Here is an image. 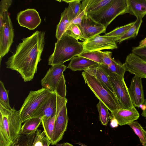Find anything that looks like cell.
Listing matches in <instances>:
<instances>
[{"label":"cell","mask_w":146,"mask_h":146,"mask_svg":"<svg viewBox=\"0 0 146 146\" xmlns=\"http://www.w3.org/2000/svg\"><path fill=\"white\" fill-rule=\"evenodd\" d=\"M14 29L9 15L7 12L4 25L0 30V60L9 52L13 42Z\"/></svg>","instance_id":"cell-11"},{"label":"cell","mask_w":146,"mask_h":146,"mask_svg":"<svg viewBox=\"0 0 146 146\" xmlns=\"http://www.w3.org/2000/svg\"><path fill=\"white\" fill-rule=\"evenodd\" d=\"M77 144H78L82 146H88L84 143H82L80 142H79L77 143H76Z\"/></svg>","instance_id":"cell-47"},{"label":"cell","mask_w":146,"mask_h":146,"mask_svg":"<svg viewBox=\"0 0 146 146\" xmlns=\"http://www.w3.org/2000/svg\"><path fill=\"white\" fill-rule=\"evenodd\" d=\"M144 104L146 107V99L145 101ZM141 115L142 116L146 118V108L143 111Z\"/></svg>","instance_id":"cell-44"},{"label":"cell","mask_w":146,"mask_h":146,"mask_svg":"<svg viewBox=\"0 0 146 146\" xmlns=\"http://www.w3.org/2000/svg\"><path fill=\"white\" fill-rule=\"evenodd\" d=\"M110 124L113 127H116L118 126V123L117 120L110 115Z\"/></svg>","instance_id":"cell-41"},{"label":"cell","mask_w":146,"mask_h":146,"mask_svg":"<svg viewBox=\"0 0 146 146\" xmlns=\"http://www.w3.org/2000/svg\"><path fill=\"white\" fill-rule=\"evenodd\" d=\"M78 25L85 41L90 38L105 33L106 29L102 25L96 22L86 15L84 17L80 25Z\"/></svg>","instance_id":"cell-13"},{"label":"cell","mask_w":146,"mask_h":146,"mask_svg":"<svg viewBox=\"0 0 146 146\" xmlns=\"http://www.w3.org/2000/svg\"><path fill=\"white\" fill-rule=\"evenodd\" d=\"M63 143H60V144L57 143L56 145V146H63Z\"/></svg>","instance_id":"cell-48"},{"label":"cell","mask_w":146,"mask_h":146,"mask_svg":"<svg viewBox=\"0 0 146 146\" xmlns=\"http://www.w3.org/2000/svg\"><path fill=\"white\" fill-rule=\"evenodd\" d=\"M82 74L85 83L111 112L121 108L114 94L106 88L94 77L86 72H83Z\"/></svg>","instance_id":"cell-5"},{"label":"cell","mask_w":146,"mask_h":146,"mask_svg":"<svg viewBox=\"0 0 146 146\" xmlns=\"http://www.w3.org/2000/svg\"><path fill=\"white\" fill-rule=\"evenodd\" d=\"M17 20L20 26L30 30L35 29L41 22L38 12L33 9H27L19 12L17 15Z\"/></svg>","instance_id":"cell-14"},{"label":"cell","mask_w":146,"mask_h":146,"mask_svg":"<svg viewBox=\"0 0 146 146\" xmlns=\"http://www.w3.org/2000/svg\"><path fill=\"white\" fill-rule=\"evenodd\" d=\"M36 132L28 135L20 133L15 139L10 146H32L36 136Z\"/></svg>","instance_id":"cell-27"},{"label":"cell","mask_w":146,"mask_h":146,"mask_svg":"<svg viewBox=\"0 0 146 146\" xmlns=\"http://www.w3.org/2000/svg\"><path fill=\"white\" fill-rule=\"evenodd\" d=\"M41 131L40 130L37 129L36 132V136L34 139V142L32 146H35V144L38 139L40 133L41 132Z\"/></svg>","instance_id":"cell-42"},{"label":"cell","mask_w":146,"mask_h":146,"mask_svg":"<svg viewBox=\"0 0 146 146\" xmlns=\"http://www.w3.org/2000/svg\"><path fill=\"white\" fill-rule=\"evenodd\" d=\"M113 0H84L82 9H86V15L98 12L112 3Z\"/></svg>","instance_id":"cell-20"},{"label":"cell","mask_w":146,"mask_h":146,"mask_svg":"<svg viewBox=\"0 0 146 146\" xmlns=\"http://www.w3.org/2000/svg\"><path fill=\"white\" fill-rule=\"evenodd\" d=\"M97 107L99 112L100 120L103 125H107L110 117L108 108L100 100L97 105Z\"/></svg>","instance_id":"cell-30"},{"label":"cell","mask_w":146,"mask_h":146,"mask_svg":"<svg viewBox=\"0 0 146 146\" xmlns=\"http://www.w3.org/2000/svg\"><path fill=\"white\" fill-rule=\"evenodd\" d=\"M12 3V0H1L0 2V30L4 25L8 10Z\"/></svg>","instance_id":"cell-34"},{"label":"cell","mask_w":146,"mask_h":146,"mask_svg":"<svg viewBox=\"0 0 146 146\" xmlns=\"http://www.w3.org/2000/svg\"><path fill=\"white\" fill-rule=\"evenodd\" d=\"M84 71L94 77L106 88L115 94L108 76L100 64L90 67L86 69Z\"/></svg>","instance_id":"cell-18"},{"label":"cell","mask_w":146,"mask_h":146,"mask_svg":"<svg viewBox=\"0 0 146 146\" xmlns=\"http://www.w3.org/2000/svg\"><path fill=\"white\" fill-rule=\"evenodd\" d=\"M66 68L64 64L51 66L41 81L42 88L66 98V86L63 72Z\"/></svg>","instance_id":"cell-4"},{"label":"cell","mask_w":146,"mask_h":146,"mask_svg":"<svg viewBox=\"0 0 146 146\" xmlns=\"http://www.w3.org/2000/svg\"><path fill=\"white\" fill-rule=\"evenodd\" d=\"M63 146H73L72 144L68 142L63 143Z\"/></svg>","instance_id":"cell-46"},{"label":"cell","mask_w":146,"mask_h":146,"mask_svg":"<svg viewBox=\"0 0 146 146\" xmlns=\"http://www.w3.org/2000/svg\"><path fill=\"white\" fill-rule=\"evenodd\" d=\"M65 33L76 39L80 40L83 42L85 41L82 37L81 31L77 25L73 24L70 25Z\"/></svg>","instance_id":"cell-35"},{"label":"cell","mask_w":146,"mask_h":146,"mask_svg":"<svg viewBox=\"0 0 146 146\" xmlns=\"http://www.w3.org/2000/svg\"><path fill=\"white\" fill-rule=\"evenodd\" d=\"M57 108L54 131L51 144L52 145H56L62 139L66 130L68 120L66 106L67 99L57 94Z\"/></svg>","instance_id":"cell-8"},{"label":"cell","mask_w":146,"mask_h":146,"mask_svg":"<svg viewBox=\"0 0 146 146\" xmlns=\"http://www.w3.org/2000/svg\"><path fill=\"white\" fill-rule=\"evenodd\" d=\"M68 3V15L70 22L82 10V4L81 0H62Z\"/></svg>","instance_id":"cell-28"},{"label":"cell","mask_w":146,"mask_h":146,"mask_svg":"<svg viewBox=\"0 0 146 146\" xmlns=\"http://www.w3.org/2000/svg\"><path fill=\"white\" fill-rule=\"evenodd\" d=\"M70 23L68 15V8L66 7L61 13L60 21L57 25L56 37L57 40L65 32Z\"/></svg>","instance_id":"cell-23"},{"label":"cell","mask_w":146,"mask_h":146,"mask_svg":"<svg viewBox=\"0 0 146 146\" xmlns=\"http://www.w3.org/2000/svg\"><path fill=\"white\" fill-rule=\"evenodd\" d=\"M86 15V9L85 8L82 9L80 12L70 22L68 27L70 25L73 24L80 25Z\"/></svg>","instance_id":"cell-36"},{"label":"cell","mask_w":146,"mask_h":146,"mask_svg":"<svg viewBox=\"0 0 146 146\" xmlns=\"http://www.w3.org/2000/svg\"><path fill=\"white\" fill-rule=\"evenodd\" d=\"M45 33L37 31L22 39L5 62L6 68L19 72L25 82L30 81L37 72L45 44Z\"/></svg>","instance_id":"cell-1"},{"label":"cell","mask_w":146,"mask_h":146,"mask_svg":"<svg viewBox=\"0 0 146 146\" xmlns=\"http://www.w3.org/2000/svg\"><path fill=\"white\" fill-rule=\"evenodd\" d=\"M128 125L138 137L143 146H146V131L141 125L137 121H133Z\"/></svg>","instance_id":"cell-31"},{"label":"cell","mask_w":146,"mask_h":146,"mask_svg":"<svg viewBox=\"0 0 146 146\" xmlns=\"http://www.w3.org/2000/svg\"><path fill=\"white\" fill-rule=\"evenodd\" d=\"M98 64H99L86 58L76 56L70 60L67 68L74 71H84L90 67Z\"/></svg>","instance_id":"cell-21"},{"label":"cell","mask_w":146,"mask_h":146,"mask_svg":"<svg viewBox=\"0 0 146 146\" xmlns=\"http://www.w3.org/2000/svg\"><path fill=\"white\" fill-rule=\"evenodd\" d=\"M127 8L126 0H113L102 10L86 15L107 28L117 17L125 13Z\"/></svg>","instance_id":"cell-6"},{"label":"cell","mask_w":146,"mask_h":146,"mask_svg":"<svg viewBox=\"0 0 146 146\" xmlns=\"http://www.w3.org/2000/svg\"><path fill=\"white\" fill-rule=\"evenodd\" d=\"M127 8L126 13L135 16L137 18L146 15V0H126Z\"/></svg>","instance_id":"cell-19"},{"label":"cell","mask_w":146,"mask_h":146,"mask_svg":"<svg viewBox=\"0 0 146 146\" xmlns=\"http://www.w3.org/2000/svg\"><path fill=\"white\" fill-rule=\"evenodd\" d=\"M103 52V64L102 65L108 66L110 65L112 62L113 58L111 57L112 52L111 51H104Z\"/></svg>","instance_id":"cell-38"},{"label":"cell","mask_w":146,"mask_h":146,"mask_svg":"<svg viewBox=\"0 0 146 146\" xmlns=\"http://www.w3.org/2000/svg\"><path fill=\"white\" fill-rule=\"evenodd\" d=\"M83 51L82 42L65 33L55 43L54 52L48 59V64H63Z\"/></svg>","instance_id":"cell-3"},{"label":"cell","mask_w":146,"mask_h":146,"mask_svg":"<svg viewBox=\"0 0 146 146\" xmlns=\"http://www.w3.org/2000/svg\"><path fill=\"white\" fill-rule=\"evenodd\" d=\"M146 46V38L141 40L140 42L139 46V48H142Z\"/></svg>","instance_id":"cell-43"},{"label":"cell","mask_w":146,"mask_h":146,"mask_svg":"<svg viewBox=\"0 0 146 146\" xmlns=\"http://www.w3.org/2000/svg\"><path fill=\"white\" fill-rule=\"evenodd\" d=\"M142 22V18H137L134 24L124 35L116 41V42H119L120 44L125 40L135 38L138 34Z\"/></svg>","instance_id":"cell-26"},{"label":"cell","mask_w":146,"mask_h":146,"mask_svg":"<svg viewBox=\"0 0 146 146\" xmlns=\"http://www.w3.org/2000/svg\"><path fill=\"white\" fill-rule=\"evenodd\" d=\"M105 72L108 76L109 80L121 108L128 109L133 108L134 106L124 78L115 73Z\"/></svg>","instance_id":"cell-9"},{"label":"cell","mask_w":146,"mask_h":146,"mask_svg":"<svg viewBox=\"0 0 146 146\" xmlns=\"http://www.w3.org/2000/svg\"><path fill=\"white\" fill-rule=\"evenodd\" d=\"M123 64L126 71L141 79L146 78V61L137 55L130 53Z\"/></svg>","instance_id":"cell-12"},{"label":"cell","mask_w":146,"mask_h":146,"mask_svg":"<svg viewBox=\"0 0 146 146\" xmlns=\"http://www.w3.org/2000/svg\"><path fill=\"white\" fill-rule=\"evenodd\" d=\"M45 136V134L44 131H43L42 132L41 131L40 133L39 137L35 144V146H43L42 139Z\"/></svg>","instance_id":"cell-39"},{"label":"cell","mask_w":146,"mask_h":146,"mask_svg":"<svg viewBox=\"0 0 146 146\" xmlns=\"http://www.w3.org/2000/svg\"><path fill=\"white\" fill-rule=\"evenodd\" d=\"M22 122L19 111L11 110L0 105V146H10L20 133Z\"/></svg>","instance_id":"cell-2"},{"label":"cell","mask_w":146,"mask_h":146,"mask_svg":"<svg viewBox=\"0 0 146 146\" xmlns=\"http://www.w3.org/2000/svg\"><path fill=\"white\" fill-rule=\"evenodd\" d=\"M57 108V94L55 92H52L34 112L31 118L52 117L56 115Z\"/></svg>","instance_id":"cell-15"},{"label":"cell","mask_w":146,"mask_h":146,"mask_svg":"<svg viewBox=\"0 0 146 146\" xmlns=\"http://www.w3.org/2000/svg\"><path fill=\"white\" fill-rule=\"evenodd\" d=\"M132 52L146 61V46L142 48L132 47Z\"/></svg>","instance_id":"cell-37"},{"label":"cell","mask_w":146,"mask_h":146,"mask_svg":"<svg viewBox=\"0 0 146 146\" xmlns=\"http://www.w3.org/2000/svg\"><path fill=\"white\" fill-rule=\"evenodd\" d=\"M55 116L52 117H43L40 118L44 131L46 137L51 142L54 133Z\"/></svg>","instance_id":"cell-25"},{"label":"cell","mask_w":146,"mask_h":146,"mask_svg":"<svg viewBox=\"0 0 146 146\" xmlns=\"http://www.w3.org/2000/svg\"><path fill=\"white\" fill-rule=\"evenodd\" d=\"M111 112V116L115 119L118 124L121 126L128 125L137 120L140 116L134 106L128 109L120 108Z\"/></svg>","instance_id":"cell-17"},{"label":"cell","mask_w":146,"mask_h":146,"mask_svg":"<svg viewBox=\"0 0 146 146\" xmlns=\"http://www.w3.org/2000/svg\"><path fill=\"white\" fill-rule=\"evenodd\" d=\"M9 90L5 89L3 82L0 81V105L5 109L11 110V108L10 106L8 93Z\"/></svg>","instance_id":"cell-33"},{"label":"cell","mask_w":146,"mask_h":146,"mask_svg":"<svg viewBox=\"0 0 146 146\" xmlns=\"http://www.w3.org/2000/svg\"><path fill=\"white\" fill-rule=\"evenodd\" d=\"M84 52L100 51L117 48L115 41L111 38L104 35H96L82 42Z\"/></svg>","instance_id":"cell-10"},{"label":"cell","mask_w":146,"mask_h":146,"mask_svg":"<svg viewBox=\"0 0 146 146\" xmlns=\"http://www.w3.org/2000/svg\"><path fill=\"white\" fill-rule=\"evenodd\" d=\"M134 23L135 21L117 27L104 35L112 38L115 42L124 35Z\"/></svg>","instance_id":"cell-29"},{"label":"cell","mask_w":146,"mask_h":146,"mask_svg":"<svg viewBox=\"0 0 146 146\" xmlns=\"http://www.w3.org/2000/svg\"><path fill=\"white\" fill-rule=\"evenodd\" d=\"M77 56L86 58L100 64H103V52L101 50L92 52H83Z\"/></svg>","instance_id":"cell-32"},{"label":"cell","mask_w":146,"mask_h":146,"mask_svg":"<svg viewBox=\"0 0 146 146\" xmlns=\"http://www.w3.org/2000/svg\"><path fill=\"white\" fill-rule=\"evenodd\" d=\"M101 66L106 72L115 73L122 78L126 71L123 65L119 61L114 60L113 58L111 63L108 66L100 64Z\"/></svg>","instance_id":"cell-24"},{"label":"cell","mask_w":146,"mask_h":146,"mask_svg":"<svg viewBox=\"0 0 146 146\" xmlns=\"http://www.w3.org/2000/svg\"><path fill=\"white\" fill-rule=\"evenodd\" d=\"M139 108H141L143 111L146 108V107L144 104L140 105L139 106Z\"/></svg>","instance_id":"cell-45"},{"label":"cell","mask_w":146,"mask_h":146,"mask_svg":"<svg viewBox=\"0 0 146 146\" xmlns=\"http://www.w3.org/2000/svg\"><path fill=\"white\" fill-rule=\"evenodd\" d=\"M43 146H49L51 142L46 137H44L42 139Z\"/></svg>","instance_id":"cell-40"},{"label":"cell","mask_w":146,"mask_h":146,"mask_svg":"<svg viewBox=\"0 0 146 146\" xmlns=\"http://www.w3.org/2000/svg\"><path fill=\"white\" fill-rule=\"evenodd\" d=\"M41 123V119L38 117H32L26 120L22 126L20 133L28 135L36 132Z\"/></svg>","instance_id":"cell-22"},{"label":"cell","mask_w":146,"mask_h":146,"mask_svg":"<svg viewBox=\"0 0 146 146\" xmlns=\"http://www.w3.org/2000/svg\"><path fill=\"white\" fill-rule=\"evenodd\" d=\"M128 91L132 103L135 107L139 108L145 102L141 79L134 76L133 78Z\"/></svg>","instance_id":"cell-16"},{"label":"cell","mask_w":146,"mask_h":146,"mask_svg":"<svg viewBox=\"0 0 146 146\" xmlns=\"http://www.w3.org/2000/svg\"><path fill=\"white\" fill-rule=\"evenodd\" d=\"M52 92L43 88L30 92L19 110L22 123L31 118L34 112Z\"/></svg>","instance_id":"cell-7"}]
</instances>
